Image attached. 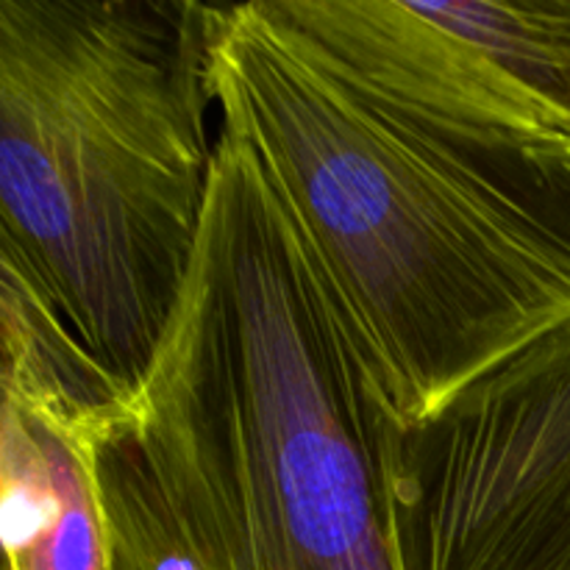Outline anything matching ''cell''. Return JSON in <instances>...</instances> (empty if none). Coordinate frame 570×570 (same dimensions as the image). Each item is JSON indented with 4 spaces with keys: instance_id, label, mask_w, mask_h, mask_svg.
<instances>
[{
    "instance_id": "6da1fadb",
    "label": "cell",
    "mask_w": 570,
    "mask_h": 570,
    "mask_svg": "<svg viewBox=\"0 0 570 570\" xmlns=\"http://www.w3.org/2000/svg\"><path fill=\"white\" fill-rule=\"evenodd\" d=\"M220 126L259 154L404 426L570 323V137L365 83L265 0L206 9Z\"/></svg>"
},
{
    "instance_id": "7a4b0ae2",
    "label": "cell",
    "mask_w": 570,
    "mask_h": 570,
    "mask_svg": "<svg viewBox=\"0 0 570 570\" xmlns=\"http://www.w3.org/2000/svg\"><path fill=\"white\" fill-rule=\"evenodd\" d=\"M128 429L200 570H395L404 432L315 239L220 126L198 250Z\"/></svg>"
},
{
    "instance_id": "3957f363",
    "label": "cell",
    "mask_w": 570,
    "mask_h": 570,
    "mask_svg": "<svg viewBox=\"0 0 570 570\" xmlns=\"http://www.w3.org/2000/svg\"><path fill=\"white\" fill-rule=\"evenodd\" d=\"M209 3L0 0L3 379L131 406L204 226Z\"/></svg>"
},
{
    "instance_id": "277c9868",
    "label": "cell",
    "mask_w": 570,
    "mask_h": 570,
    "mask_svg": "<svg viewBox=\"0 0 570 570\" xmlns=\"http://www.w3.org/2000/svg\"><path fill=\"white\" fill-rule=\"evenodd\" d=\"M395 570H570V323L399 434Z\"/></svg>"
},
{
    "instance_id": "5b68a950",
    "label": "cell",
    "mask_w": 570,
    "mask_h": 570,
    "mask_svg": "<svg viewBox=\"0 0 570 570\" xmlns=\"http://www.w3.org/2000/svg\"><path fill=\"white\" fill-rule=\"evenodd\" d=\"M0 429L6 570H104L87 445L11 401Z\"/></svg>"
},
{
    "instance_id": "8992f818",
    "label": "cell",
    "mask_w": 570,
    "mask_h": 570,
    "mask_svg": "<svg viewBox=\"0 0 570 570\" xmlns=\"http://www.w3.org/2000/svg\"><path fill=\"white\" fill-rule=\"evenodd\" d=\"M510 78L551 131L570 137V0L415 3Z\"/></svg>"
}]
</instances>
